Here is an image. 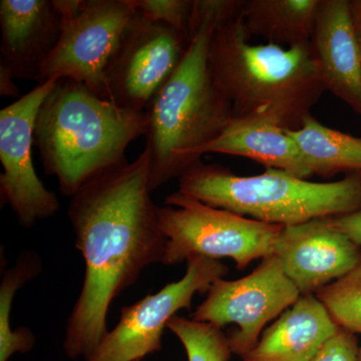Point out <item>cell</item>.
Masks as SVG:
<instances>
[{"instance_id":"cell-8","label":"cell","mask_w":361,"mask_h":361,"mask_svg":"<svg viewBox=\"0 0 361 361\" xmlns=\"http://www.w3.org/2000/svg\"><path fill=\"white\" fill-rule=\"evenodd\" d=\"M300 296L279 259L271 255L245 277L216 280L190 318L221 329L236 324L237 329L227 336L228 341L233 355L242 357L257 344L266 324L294 305Z\"/></svg>"},{"instance_id":"cell-22","label":"cell","mask_w":361,"mask_h":361,"mask_svg":"<svg viewBox=\"0 0 361 361\" xmlns=\"http://www.w3.org/2000/svg\"><path fill=\"white\" fill-rule=\"evenodd\" d=\"M132 4L142 18L170 26L190 39L195 0H132Z\"/></svg>"},{"instance_id":"cell-13","label":"cell","mask_w":361,"mask_h":361,"mask_svg":"<svg viewBox=\"0 0 361 361\" xmlns=\"http://www.w3.org/2000/svg\"><path fill=\"white\" fill-rule=\"evenodd\" d=\"M0 27V68L37 82L63 30L56 0H1Z\"/></svg>"},{"instance_id":"cell-9","label":"cell","mask_w":361,"mask_h":361,"mask_svg":"<svg viewBox=\"0 0 361 361\" xmlns=\"http://www.w3.org/2000/svg\"><path fill=\"white\" fill-rule=\"evenodd\" d=\"M186 273L160 291L121 310L118 324L106 332L84 361H141L161 349V336L178 311L191 310L196 294H207L211 285L224 278L229 268L220 260L193 257Z\"/></svg>"},{"instance_id":"cell-4","label":"cell","mask_w":361,"mask_h":361,"mask_svg":"<svg viewBox=\"0 0 361 361\" xmlns=\"http://www.w3.org/2000/svg\"><path fill=\"white\" fill-rule=\"evenodd\" d=\"M146 111L121 108L71 78H61L37 113L33 146L45 174L73 196L85 183L126 163L130 142L146 135Z\"/></svg>"},{"instance_id":"cell-6","label":"cell","mask_w":361,"mask_h":361,"mask_svg":"<svg viewBox=\"0 0 361 361\" xmlns=\"http://www.w3.org/2000/svg\"><path fill=\"white\" fill-rule=\"evenodd\" d=\"M164 205L158 207L167 239L164 265L180 264L193 257L230 258L237 269L243 270L254 260L274 254L284 227L214 208L179 191L169 195Z\"/></svg>"},{"instance_id":"cell-3","label":"cell","mask_w":361,"mask_h":361,"mask_svg":"<svg viewBox=\"0 0 361 361\" xmlns=\"http://www.w3.org/2000/svg\"><path fill=\"white\" fill-rule=\"evenodd\" d=\"M208 63L214 82L231 103L233 118H265L296 130L325 92L310 44H252L240 11L216 26Z\"/></svg>"},{"instance_id":"cell-21","label":"cell","mask_w":361,"mask_h":361,"mask_svg":"<svg viewBox=\"0 0 361 361\" xmlns=\"http://www.w3.org/2000/svg\"><path fill=\"white\" fill-rule=\"evenodd\" d=\"M315 295L339 327L361 336V257L350 272Z\"/></svg>"},{"instance_id":"cell-12","label":"cell","mask_w":361,"mask_h":361,"mask_svg":"<svg viewBox=\"0 0 361 361\" xmlns=\"http://www.w3.org/2000/svg\"><path fill=\"white\" fill-rule=\"evenodd\" d=\"M273 255L301 295H314L357 265L361 247L320 218L283 227Z\"/></svg>"},{"instance_id":"cell-23","label":"cell","mask_w":361,"mask_h":361,"mask_svg":"<svg viewBox=\"0 0 361 361\" xmlns=\"http://www.w3.org/2000/svg\"><path fill=\"white\" fill-rule=\"evenodd\" d=\"M360 346L356 334L338 327L310 361H358Z\"/></svg>"},{"instance_id":"cell-27","label":"cell","mask_w":361,"mask_h":361,"mask_svg":"<svg viewBox=\"0 0 361 361\" xmlns=\"http://www.w3.org/2000/svg\"><path fill=\"white\" fill-rule=\"evenodd\" d=\"M358 361H361V344L360 346V353H358Z\"/></svg>"},{"instance_id":"cell-16","label":"cell","mask_w":361,"mask_h":361,"mask_svg":"<svg viewBox=\"0 0 361 361\" xmlns=\"http://www.w3.org/2000/svg\"><path fill=\"white\" fill-rule=\"evenodd\" d=\"M207 153L244 157L301 179L313 176L287 130L265 118H233L215 140L199 151V156Z\"/></svg>"},{"instance_id":"cell-7","label":"cell","mask_w":361,"mask_h":361,"mask_svg":"<svg viewBox=\"0 0 361 361\" xmlns=\"http://www.w3.org/2000/svg\"><path fill=\"white\" fill-rule=\"evenodd\" d=\"M56 4L63 14V30L37 84L71 78L109 101L104 77L137 16L132 0H56Z\"/></svg>"},{"instance_id":"cell-1","label":"cell","mask_w":361,"mask_h":361,"mask_svg":"<svg viewBox=\"0 0 361 361\" xmlns=\"http://www.w3.org/2000/svg\"><path fill=\"white\" fill-rule=\"evenodd\" d=\"M151 193L145 149L132 163L92 178L71 198L68 215L85 263L84 281L63 341L71 360L92 353L109 331L113 301L142 271L163 262L167 239Z\"/></svg>"},{"instance_id":"cell-5","label":"cell","mask_w":361,"mask_h":361,"mask_svg":"<svg viewBox=\"0 0 361 361\" xmlns=\"http://www.w3.org/2000/svg\"><path fill=\"white\" fill-rule=\"evenodd\" d=\"M178 191L214 208L284 227L361 208V174L316 183L266 169L262 174L243 177L199 161L180 176Z\"/></svg>"},{"instance_id":"cell-26","label":"cell","mask_w":361,"mask_h":361,"mask_svg":"<svg viewBox=\"0 0 361 361\" xmlns=\"http://www.w3.org/2000/svg\"><path fill=\"white\" fill-rule=\"evenodd\" d=\"M351 14L361 47V0H350Z\"/></svg>"},{"instance_id":"cell-20","label":"cell","mask_w":361,"mask_h":361,"mask_svg":"<svg viewBox=\"0 0 361 361\" xmlns=\"http://www.w3.org/2000/svg\"><path fill=\"white\" fill-rule=\"evenodd\" d=\"M167 329L184 346L188 361H229L231 358L228 337L218 327L176 315L168 322Z\"/></svg>"},{"instance_id":"cell-15","label":"cell","mask_w":361,"mask_h":361,"mask_svg":"<svg viewBox=\"0 0 361 361\" xmlns=\"http://www.w3.org/2000/svg\"><path fill=\"white\" fill-rule=\"evenodd\" d=\"M338 327L316 295H301L262 332L242 360L310 361Z\"/></svg>"},{"instance_id":"cell-11","label":"cell","mask_w":361,"mask_h":361,"mask_svg":"<svg viewBox=\"0 0 361 361\" xmlns=\"http://www.w3.org/2000/svg\"><path fill=\"white\" fill-rule=\"evenodd\" d=\"M189 39L174 28L137 13L106 71L109 101L146 111L186 51Z\"/></svg>"},{"instance_id":"cell-18","label":"cell","mask_w":361,"mask_h":361,"mask_svg":"<svg viewBox=\"0 0 361 361\" xmlns=\"http://www.w3.org/2000/svg\"><path fill=\"white\" fill-rule=\"evenodd\" d=\"M311 174L329 179L339 173L361 174V137L330 129L308 116L302 127L287 130Z\"/></svg>"},{"instance_id":"cell-24","label":"cell","mask_w":361,"mask_h":361,"mask_svg":"<svg viewBox=\"0 0 361 361\" xmlns=\"http://www.w3.org/2000/svg\"><path fill=\"white\" fill-rule=\"evenodd\" d=\"M332 224L361 247V208L355 212L330 218Z\"/></svg>"},{"instance_id":"cell-14","label":"cell","mask_w":361,"mask_h":361,"mask_svg":"<svg viewBox=\"0 0 361 361\" xmlns=\"http://www.w3.org/2000/svg\"><path fill=\"white\" fill-rule=\"evenodd\" d=\"M310 45L325 90L361 116V47L349 0H322Z\"/></svg>"},{"instance_id":"cell-17","label":"cell","mask_w":361,"mask_h":361,"mask_svg":"<svg viewBox=\"0 0 361 361\" xmlns=\"http://www.w3.org/2000/svg\"><path fill=\"white\" fill-rule=\"evenodd\" d=\"M322 0H242L240 16L249 37L282 47L308 44Z\"/></svg>"},{"instance_id":"cell-10","label":"cell","mask_w":361,"mask_h":361,"mask_svg":"<svg viewBox=\"0 0 361 361\" xmlns=\"http://www.w3.org/2000/svg\"><path fill=\"white\" fill-rule=\"evenodd\" d=\"M59 80L37 84L35 89L0 111L1 205H8L20 226L30 229L59 210L58 196L49 191L33 167V132L40 106Z\"/></svg>"},{"instance_id":"cell-2","label":"cell","mask_w":361,"mask_h":361,"mask_svg":"<svg viewBox=\"0 0 361 361\" xmlns=\"http://www.w3.org/2000/svg\"><path fill=\"white\" fill-rule=\"evenodd\" d=\"M241 4L242 0H195L186 51L146 110L152 192L201 161L199 151L231 122V103L214 82L208 52L216 26L238 13Z\"/></svg>"},{"instance_id":"cell-19","label":"cell","mask_w":361,"mask_h":361,"mask_svg":"<svg viewBox=\"0 0 361 361\" xmlns=\"http://www.w3.org/2000/svg\"><path fill=\"white\" fill-rule=\"evenodd\" d=\"M42 261L37 254L23 251L13 267L7 269L0 283V361H8L16 353H26L35 346V334L27 327H11L13 299L30 280L42 272Z\"/></svg>"},{"instance_id":"cell-25","label":"cell","mask_w":361,"mask_h":361,"mask_svg":"<svg viewBox=\"0 0 361 361\" xmlns=\"http://www.w3.org/2000/svg\"><path fill=\"white\" fill-rule=\"evenodd\" d=\"M11 73L0 68V94L2 97H20V90L13 82Z\"/></svg>"}]
</instances>
